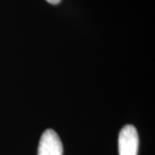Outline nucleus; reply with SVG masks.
<instances>
[{"instance_id":"f257e3e1","label":"nucleus","mask_w":155,"mask_h":155,"mask_svg":"<svg viewBox=\"0 0 155 155\" xmlns=\"http://www.w3.org/2000/svg\"><path fill=\"white\" fill-rule=\"evenodd\" d=\"M139 149V135L133 125H126L120 131L118 137L119 155H137Z\"/></svg>"},{"instance_id":"f03ea898","label":"nucleus","mask_w":155,"mask_h":155,"mask_svg":"<svg viewBox=\"0 0 155 155\" xmlns=\"http://www.w3.org/2000/svg\"><path fill=\"white\" fill-rule=\"evenodd\" d=\"M37 155H63L60 136L53 129H47L40 139Z\"/></svg>"},{"instance_id":"7ed1b4c3","label":"nucleus","mask_w":155,"mask_h":155,"mask_svg":"<svg viewBox=\"0 0 155 155\" xmlns=\"http://www.w3.org/2000/svg\"><path fill=\"white\" fill-rule=\"evenodd\" d=\"M47 2H48L49 4H52V5H57L61 2V0H46Z\"/></svg>"}]
</instances>
